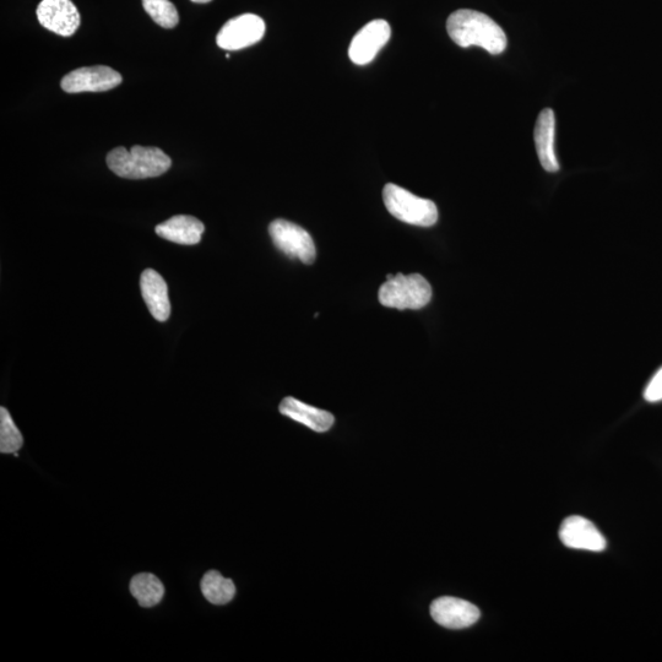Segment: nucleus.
<instances>
[{"label": "nucleus", "mask_w": 662, "mask_h": 662, "mask_svg": "<svg viewBox=\"0 0 662 662\" xmlns=\"http://www.w3.org/2000/svg\"><path fill=\"white\" fill-rule=\"evenodd\" d=\"M24 438L16 427L9 411L0 408V452L3 454H15L23 447Z\"/></svg>", "instance_id": "nucleus-18"}, {"label": "nucleus", "mask_w": 662, "mask_h": 662, "mask_svg": "<svg viewBox=\"0 0 662 662\" xmlns=\"http://www.w3.org/2000/svg\"><path fill=\"white\" fill-rule=\"evenodd\" d=\"M379 302L384 307L400 309H421L432 300L430 282L420 274L388 275L378 292Z\"/></svg>", "instance_id": "nucleus-3"}, {"label": "nucleus", "mask_w": 662, "mask_h": 662, "mask_svg": "<svg viewBox=\"0 0 662 662\" xmlns=\"http://www.w3.org/2000/svg\"><path fill=\"white\" fill-rule=\"evenodd\" d=\"M431 616L444 628L463 629L480 620V610L469 601L443 596L431 605Z\"/></svg>", "instance_id": "nucleus-10"}, {"label": "nucleus", "mask_w": 662, "mask_h": 662, "mask_svg": "<svg viewBox=\"0 0 662 662\" xmlns=\"http://www.w3.org/2000/svg\"><path fill=\"white\" fill-rule=\"evenodd\" d=\"M264 35V20L255 14H243L222 26L216 43L222 50L240 51L263 40Z\"/></svg>", "instance_id": "nucleus-6"}, {"label": "nucleus", "mask_w": 662, "mask_h": 662, "mask_svg": "<svg viewBox=\"0 0 662 662\" xmlns=\"http://www.w3.org/2000/svg\"><path fill=\"white\" fill-rule=\"evenodd\" d=\"M192 2L197 4H206V3H210L211 0H192Z\"/></svg>", "instance_id": "nucleus-21"}, {"label": "nucleus", "mask_w": 662, "mask_h": 662, "mask_svg": "<svg viewBox=\"0 0 662 662\" xmlns=\"http://www.w3.org/2000/svg\"><path fill=\"white\" fill-rule=\"evenodd\" d=\"M447 30L450 39L463 48L477 46L488 53L501 54L508 45L502 27L490 16L475 10L461 9L450 15Z\"/></svg>", "instance_id": "nucleus-1"}, {"label": "nucleus", "mask_w": 662, "mask_h": 662, "mask_svg": "<svg viewBox=\"0 0 662 662\" xmlns=\"http://www.w3.org/2000/svg\"><path fill=\"white\" fill-rule=\"evenodd\" d=\"M269 233L275 247L287 257L308 265L316 260V246L311 235L301 226L279 219L271 222Z\"/></svg>", "instance_id": "nucleus-5"}, {"label": "nucleus", "mask_w": 662, "mask_h": 662, "mask_svg": "<svg viewBox=\"0 0 662 662\" xmlns=\"http://www.w3.org/2000/svg\"><path fill=\"white\" fill-rule=\"evenodd\" d=\"M200 586L205 599L214 605L229 604L236 595V586L232 580L222 577L216 571L206 573Z\"/></svg>", "instance_id": "nucleus-17"}, {"label": "nucleus", "mask_w": 662, "mask_h": 662, "mask_svg": "<svg viewBox=\"0 0 662 662\" xmlns=\"http://www.w3.org/2000/svg\"><path fill=\"white\" fill-rule=\"evenodd\" d=\"M107 165L115 175L128 179L164 175L172 165L170 157L159 148L135 145L132 150L117 148L107 155Z\"/></svg>", "instance_id": "nucleus-2"}, {"label": "nucleus", "mask_w": 662, "mask_h": 662, "mask_svg": "<svg viewBox=\"0 0 662 662\" xmlns=\"http://www.w3.org/2000/svg\"><path fill=\"white\" fill-rule=\"evenodd\" d=\"M36 14L45 29L59 36H73L80 26L79 10L72 0H42Z\"/></svg>", "instance_id": "nucleus-8"}, {"label": "nucleus", "mask_w": 662, "mask_h": 662, "mask_svg": "<svg viewBox=\"0 0 662 662\" xmlns=\"http://www.w3.org/2000/svg\"><path fill=\"white\" fill-rule=\"evenodd\" d=\"M560 537L564 546L574 550L604 551L607 542L596 526L583 517H569L561 525Z\"/></svg>", "instance_id": "nucleus-11"}, {"label": "nucleus", "mask_w": 662, "mask_h": 662, "mask_svg": "<svg viewBox=\"0 0 662 662\" xmlns=\"http://www.w3.org/2000/svg\"><path fill=\"white\" fill-rule=\"evenodd\" d=\"M645 400L649 403H658L662 400V368L656 372L644 392Z\"/></svg>", "instance_id": "nucleus-20"}, {"label": "nucleus", "mask_w": 662, "mask_h": 662, "mask_svg": "<svg viewBox=\"0 0 662 662\" xmlns=\"http://www.w3.org/2000/svg\"><path fill=\"white\" fill-rule=\"evenodd\" d=\"M279 410L282 415L290 417L291 420L300 422L314 432L319 433L329 431L335 421L330 412L313 408V406L302 403V401L291 398V396L281 401Z\"/></svg>", "instance_id": "nucleus-15"}, {"label": "nucleus", "mask_w": 662, "mask_h": 662, "mask_svg": "<svg viewBox=\"0 0 662 662\" xmlns=\"http://www.w3.org/2000/svg\"><path fill=\"white\" fill-rule=\"evenodd\" d=\"M130 593L141 607H154L164 599L165 588L161 580L151 573L135 575L130 582Z\"/></svg>", "instance_id": "nucleus-16"}, {"label": "nucleus", "mask_w": 662, "mask_h": 662, "mask_svg": "<svg viewBox=\"0 0 662 662\" xmlns=\"http://www.w3.org/2000/svg\"><path fill=\"white\" fill-rule=\"evenodd\" d=\"M140 289L151 316L159 322H166L170 318L171 302L165 279L157 271L146 269L141 274Z\"/></svg>", "instance_id": "nucleus-12"}, {"label": "nucleus", "mask_w": 662, "mask_h": 662, "mask_svg": "<svg viewBox=\"0 0 662 662\" xmlns=\"http://www.w3.org/2000/svg\"><path fill=\"white\" fill-rule=\"evenodd\" d=\"M205 227L202 221L193 216L177 215L156 226V233L161 238L183 246H194L202 241Z\"/></svg>", "instance_id": "nucleus-14"}, {"label": "nucleus", "mask_w": 662, "mask_h": 662, "mask_svg": "<svg viewBox=\"0 0 662 662\" xmlns=\"http://www.w3.org/2000/svg\"><path fill=\"white\" fill-rule=\"evenodd\" d=\"M392 29L385 20H373L357 32L351 41L349 57L357 65H366L387 45Z\"/></svg>", "instance_id": "nucleus-9"}, {"label": "nucleus", "mask_w": 662, "mask_h": 662, "mask_svg": "<svg viewBox=\"0 0 662 662\" xmlns=\"http://www.w3.org/2000/svg\"><path fill=\"white\" fill-rule=\"evenodd\" d=\"M143 7L150 18L164 29H173L179 23L177 9L170 0H143Z\"/></svg>", "instance_id": "nucleus-19"}, {"label": "nucleus", "mask_w": 662, "mask_h": 662, "mask_svg": "<svg viewBox=\"0 0 662 662\" xmlns=\"http://www.w3.org/2000/svg\"><path fill=\"white\" fill-rule=\"evenodd\" d=\"M383 200L389 213L405 224L431 227L438 221V209L432 200L416 197L396 184L384 187Z\"/></svg>", "instance_id": "nucleus-4"}, {"label": "nucleus", "mask_w": 662, "mask_h": 662, "mask_svg": "<svg viewBox=\"0 0 662 662\" xmlns=\"http://www.w3.org/2000/svg\"><path fill=\"white\" fill-rule=\"evenodd\" d=\"M122 75L106 65H95L74 70L62 79V89L68 94L103 92L122 84Z\"/></svg>", "instance_id": "nucleus-7"}, {"label": "nucleus", "mask_w": 662, "mask_h": 662, "mask_svg": "<svg viewBox=\"0 0 662 662\" xmlns=\"http://www.w3.org/2000/svg\"><path fill=\"white\" fill-rule=\"evenodd\" d=\"M556 118L551 108L540 113L537 118L534 139L537 157L547 172L560 171V162L555 150Z\"/></svg>", "instance_id": "nucleus-13"}]
</instances>
